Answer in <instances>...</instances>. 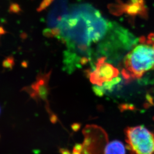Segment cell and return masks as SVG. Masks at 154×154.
<instances>
[{"label":"cell","instance_id":"6","mask_svg":"<svg viewBox=\"0 0 154 154\" xmlns=\"http://www.w3.org/2000/svg\"><path fill=\"white\" fill-rule=\"evenodd\" d=\"M13 64V60L12 58H8L4 61L3 66L5 67H12Z\"/></svg>","mask_w":154,"mask_h":154},{"label":"cell","instance_id":"7","mask_svg":"<svg viewBox=\"0 0 154 154\" xmlns=\"http://www.w3.org/2000/svg\"><path fill=\"white\" fill-rule=\"evenodd\" d=\"M146 42H147L148 44H151L152 45L154 46V33H152L149 35L146 40L144 39Z\"/></svg>","mask_w":154,"mask_h":154},{"label":"cell","instance_id":"4","mask_svg":"<svg viewBox=\"0 0 154 154\" xmlns=\"http://www.w3.org/2000/svg\"><path fill=\"white\" fill-rule=\"evenodd\" d=\"M50 74L39 76L35 83L28 87L26 91L29 93L32 97L36 99L46 100L48 95V80Z\"/></svg>","mask_w":154,"mask_h":154},{"label":"cell","instance_id":"3","mask_svg":"<svg viewBox=\"0 0 154 154\" xmlns=\"http://www.w3.org/2000/svg\"><path fill=\"white\" fill-rule=\"evenodd\" d=\"M119 72L111 64L105 62V57H102L98 60L96 67L90 74L91 82L100 85L103 82L110 81L118 75Z\"/></svg>","mask_w":154,"mask_h":154},{"label":"cell","instance_id":"1","mask_svg":"<svg viewBox=\"0 0 154 154\" xmlns=\"http://www.w3.org/2000/svg\"><path fill=\"white\" fill-rule=\"evenodd\" d=\"M140 42L124 60L123 74L128 79H140L154 68V46L146 42L143 38Z\"/></svg>","mask_w":154,"mask_h":154},{"label":"cell","instance_id":"9","mask_svg":"<svg viewBox=\"0 0 154 154\" xmlns=\"http://www.w3.org/2000/svg\"><path fill=\"white\" fill-rule=\"evenodd\" d=\"M0 111H1V110H0Z\"/></svg>","mask_w":154,"mask_h":154},{"label":"cell","instance_id":"2","mask_svg":"<svg viewBox=\"0 0 154 154\" xmlns=\"http://www.w3.org/2000/svg\"><path fill=\"white\" fill-rule=\"evenodd\" d=\"M127 142L135 154H154V134L141 126L127 128Z\"/></svg>","mask_w":154,"mask_h":154},{"label":"cell","instance_id":"8","mask_svg":"<svg viewBox=\"0 0 154 154\" xmlns=\"http://www.w3.org/2000/svg\"><path fill=\"white\" fill-rule=\"evenodd\" d=\"M52 1V0H44V2L41 4V6L39 7V10H42L45 9V8L47 7V6H48Z\"/></svg>","mask_w":154,"mask_h":154},{"label":"cell","instance_id":"5","mask_svg":"<svg viewBox=\"0 0 154 154\" xmlns=\"http://www.w3.org/2000/svg\"><path fill=\"white\" fill-rule=\"evenodd\" d=\"M125 152L123 144L118 141L109 143L105 150V154H125Z\"/></svg>","mask_w":154,"mask_h":154}]
</instances>
